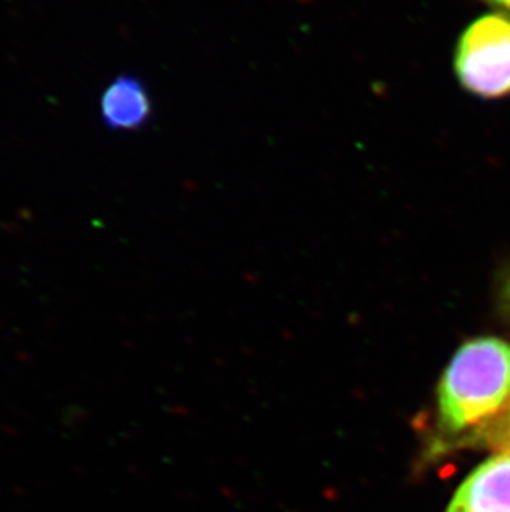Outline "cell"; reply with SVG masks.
Here are the masks:
<instances>
[{
  "label": "cell",
  "instance_id": "5b68a950",
  "mask_svg": "<svg viewBox=\"0 0 510 512\" xmlns=\"http://www.w3.org/2000/svg\"><path fill=\"white\" fill-rule=\"evenodd\" d=\"M482 440L486 441L487 445L492 446V448L510 453V408L499 420L494 421L484 433L477 436L474 441L482 443Z\"/></svg>",
  "mask_w": 510,
  "mask_h": 512
},
{
  "label": "cell",
  "instance_id": "7a4b0ae2",
  "mask_svg": "<svg viewBox=\"0 0 510 512\" xmlns=\"http://www.w3.org/2000/svg\"><path fill=\"white\" fill-rule=\"evenodd\" d=\"M454 72L467 93L484 100L510 95V17L486 14L467 25L454 54Z\"/></svg>",
  "mask_w": 510,
  "mask_h": 512
},
{
  "label": "cell",
  "instance_id": "3957f363",
  "mask_svg": "<svg viewBox=\"0 0 510 512\" xmlns=\"http://www.w3.org/2000/svg\"><path fill=\"white\" fill-rule=\"evenodd\" d=\"M444 512H510V453L499 451L479 464Z\"/></svg>",
  "mask_w": 510,
  "mask_h": 512
},
{
  "label": "cell",
  "instance_id": "277c9868",
  "mask_svg": "<svg viewBox=\"0 0 510 512\" xmlns=\"http://www.w3.org/2000/svg\"><path fill=\"white\" fill-rule=\"evenodd\" d=\"M100 116L110 131H138L150 123L153 100L150 90L136 75L113 78L100 97Z\"/></svg>",
  "mask_w": 510,
  "mask_h": 512
},
{
  "label": "cell",
  "instance_id": "52a82bcc",
  "mask_svg": "<svg viewBox=\"0 0 510 512\" xmlns=\"http://www.w3.org/2000/svg\"><path fill=\"white\" fill-rule=\"evenodd\" d=\"M487 4L494 5L496 9L501 10L504 14L510 17V0H484Z\"/></svg>",
  "mask_w": 510,
  "mask_h": 512
},
{
  "label": "cell",
  "instance_id": "6da1fadb",
  "mask_svg": "<svg viewBox=\"0 0 510 512\" xmlns=\"http://www.w3.org/2000/svg\"><path fill=\"white\" fill-rule=\"evenodd\" d=\"M510 408V342L479 337L454 353L436 392L438 440L469 445Z\"/></svg>",
  "mask_w": 510,
  "mask_h": 512
},
{
  "label": "cell",
  "instance_id": "8992f818",
  "mask_svg": "<svg viewBox=\"0 0 510 512\" xmlns=\"http://www.w3.org/2000/svg\"><path fill=\"white\" fill-rule=\"evenodd\" d=\"M499 304H501L504 314L510 317V266L502 274L501 282H499Z\"/></svg>",
  "mask_w": 510,
  "mask_h": 512
}]
</instances>
